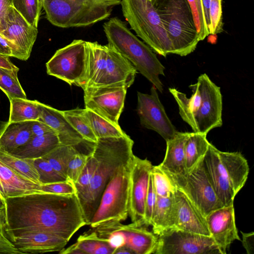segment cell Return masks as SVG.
<instances>
[{
    "label": "cell",
    "instance_id": "cell-1",
    "mask_svg": "<svg viewBox=\"0 0 254 254\" xmlns=\"http://www.w3.org/2000/svg\"><path fill=\"white\" fill-rule=\"evenodd\" d=\"M8 237L28 231H41L68 242L87 225L76 193H33L5 200Z\"/></svg>",
    "mask_w": 254,
    "mask_h": 254
},
{
    "label": "cell",
    "instance_id": "cell-2",
    "mask_svg": "<svg viewBox=\"0 0 254 254\" xmlns=\"http://www.w3.org/2000/svg\"><path fill=\"white\" fill-rule=\"evenodd\" d=\"M133 143L127 134L98 138L95 143L92 153L98 160L97 167L87 188L76 194L87 225H89L102 193L117 170L132 160Z\"/></svg>",
    "mask_w": 254,
    "mask_h": 254
},
{
    "label": "cell",
    "instance_id": "cell-3",
    "mask_svg": "<svg viewBox=\"0 0 254 254\" xmlns=\"http://www.w3.org/2000/svg\"><path fill=\"white\" fill-rule=\"evenodd\" d=\"M189 87L190 98L175 88H169L179 107V114L194 132L207 134L211 129L222 126V96L220 87L209 76L200 75L195 84Z\"/></svg>",
    "mask_w": 254,
    "mask_h": 254
},
{
    "label": "cell",
    "instance_id": "cell-4",
    "mask_svg": "<svg viewBox=\"0 0 254 254\" xmlns=\"http://www.w3.org/2000/svg\"><path fill=\"white\" fill-rule=\"evenodd\" d=\"M108 45L127 59L159 92L163 84L159 76L165 75V67L154 51L129 29L126 23L117 17L103 24Z\"/></svg>",
    "mask_w": 254,
    "mask_h": 254
},
{
    "label": "cell",
    "instance_id": "cell-5",
    "mask_svg": "<svg viewBox=\"0 0 254 254\" xmlns=\"http://www.w3.org/2000/svg\"><path fill=\"white\" fill-rule=\"evenodd\" d=\"M86 69L81 82L87 87L122 86L127 89L133 83L137 70L125 58L108 44L86 43Z\"/></svg>",
    "mask_w": 254,
    "mask_h": 254
},
{
    "label": "cell",
    "instance_id": "cell-6",
    "mask_svg": "<svg viewBox=\"0 0 254 254\" xmlns=\"http://www.w3.org/2000/svg\"><path fill=\"white\" fill-rule=\"evenodd\" d=\"M48 20L61 28L90 26L108 18L121 0H42Z\"/></svg>",
    "mask_w": 254,
    "mask_h": 254
},
{
    "label": "cell",
    "instance_id": "cell-7",
    "mask_svg": "<svg viewBox=\"0 0 254 254\" xmlns=\"http://www.w3.org/2000/svg\"><path fill=\"white\" fill-rule=\"evenodd\" d=\"M170 40L173 54L192 53L200 41L188 0H159L154 5Z\"/></svg>",
    "mask_w": 254,
    "mask_h": 254
},
{
    "label": "cell",
    "instance_id": "cell-8",
    "mask_svg": "<svg viewBox=\"0 0 254 254\" xmlns=\"http://www.w3.org/2000/svg\"><path fill=\"white\" fill-rule=\"evenodd\" d=\"M120 4L131 29L154 52L164 57L173 54L170 40L149 0H121Z\"/></svg>",
    "mask_w": 254,
    "mask_h": 254
},
{
    "label": "cell",
    "instance_id": "cell-9",
    "mask_svg": "<svg viewBox=\"0 0 254 254\" xmlns=\"http://www.w3.org/2000/svg\"><path fill=\"white\" fill-rule=\"evenodd\" d=\"M131 161L120 167L106 186L89 224L92 228L107 222H121L127 218Z\"/></svg>",
    "mask_w": 254,
    "mask_h": 254
},
{
    "label": "cell",
    "instance_id": "cell-10",
    "mask_svg": "<svg viewBox=\"0 0 254 254\" xmlns=\"http://www.w3.org/2000/svg\"><path fill=\"white\" fill-rule=\"evenodd\" d=\"M202 159L184 174L163 171L173 185L182 191L205 217L211 211L224 205L209 180Z\"/></svg>",
    "mask_w": 254,
    "mask_h": 254
},
{
    "label": "cell",
    "instance_id": "cell-11",
    "mask_svg": "<svg viewBox=\"0 0 254 254\" xmlns=\"http://www.w3.org/2000/svg\"><path fill=\"white\" fill-rule=\"evenodd\" d=\"M86 58V41L74 40L56 52L46 64L47 72L78 86L85 74Z\"/></svg>",
    "mask_w": 254,
    "mask_h": 254
},
{
    "label": "cell",
    "instance_id": "cell-12",
    "mask_svg": "<svg viewBox=\"0 0 254 254\" xmlns=\"http://www.w3.org/2000/svg\"><path fill=\"white\" fill-rule=\"evenodd\" d=\"M157 236L158 241L154 254H221L210 236L176 228L167 230Z\"/></svg>",
    "mask_w": 254,
    "mask_h": 254
},
{
    "label": "cell",
    "instance_id": "cell-13",
    "mask_svg": "<svg viewBox=\"0 0 254 254\" xmlns=\"http://www.w3.org/2000/svg\"><path fill=\"white\" fill-rule=\"evenodd\" d=\"M37 34V28L32 26L11 6L5 18V29L0 33V40L10 50L12 57L27 60Z\"/></svg>",
    "mask_w": 254,
    "mask_h": 254
},
{
    "label": "cell",
    "instance_id": "cell-14",
    "mask_svg": "<svg viewBox=\"0 0 254 254\" xmlns=\"http://www.w3.org/2000/svg\"><path fill=\"white\" fill-rule=\"evenodd\" d=\"M85 108L116 125L124 107L127 88L122 86L87 87L83 89Z\"/></svg>",
    "mask_w": 254,
    "mask_h": 254
},
{
    "label": "cell",
    "instance_id": "cell-15",
    "mask_svg": "<svg viewBox=\"0 0 254 254\" xmlns=\"http://www.w3.org/2000/svg\"><path fill=\"white\" fill-rule=\"evenodd\" d=\"M137 113L143 127L154 130L165 140L173 138L178 131L161 103L157 89L152 86L150 94L137 92Z\"/></svg>",
    "mask_w": 254,
    "mask_h": 254
},
{
    "label": "cell",
    "instance_id": "cell-16",
    "mask_svg": "<svg viewBox=\"0 0 254 254\" xmlns=\"http://www.w3.org/2000/svg\"><path fill=\"white\" fill-rule=\"evenodd\" d=\"M152 167L150 161L134 155L130 164L128 215L132 223L142 226H145V202Z\"/></svg>",
    "mask_w": 254,
    "mask_h": 254
},
{
    "label": "cell",
    "instance_id": "cell-17",
    "mask_svg": "<svg viewBox=\"0 0 254 254\" xmlns=\"http://www.w3.org/2000/svg\"><path fill=\"white\" fill-rule=\"evenodd\" d=\"M210 236L221 254H226L230 245L240 240L235 223L234 205L224 206L210 212L205 217Z\"/></svg>",
    "mask_w": 254,
    "mask_h": 254
},
{
    "label": "cell",
    "instance_id": "cell-18",
    "mask_svg": "<svg viewBox=\"0 0 254 254\" xmlns=\"http://www.w3.org/2000/svg\"><path fill=\"white\" fill-rule=\"evenodd\" d=\"M8 238L21 254L59 252L68 242L60 236L41 231H24Z\"/></svg>",
    "mask_w": 254,
    "mask_h": 254
},
{
    "label": "cell",
    "instance_id": "cell-19",
    "mask_svg": "<svg viewBox=\"0 0 254 254\" xmlns=\"http://www.w3.org/2000/svg\"><path fill=\"white\" fill-rule=\"evenodd\" d=\"M174 198L176 209L174 228L210 236L205 217L189 198L176 188Z\"/></svg>",
    "mask_w": 254,
    "mask_h": 254
},
{
    "label": "cell",
    "instance_id": "cell-20",
    "mask_svg": "<svg viewBox=\"0 0 254 254\" xmlns=\"http://www.w3.org/2000/svg\"><path fill=\"white\" fill-rule=\"evenodd\" d=\"M217 167L236 194L245 185L249 173L247 160L239 152H223L215 149Z\"/></svg>",
    "mask_w": 254,
    "mask_h": 254
},
{
    "label": "cell",
    "instance_id": "cell-21",
    "mask_svg": "<svg viewBox=\"0 0 254 254\" xmlns=\"http://www.w3.org/2000/svg\"><path fill=\"white\" fill-rule=\"evenodd\" d=\"M38 121L49 126L57 134L61 145L79 146L89 141L85 140L64 116L63 111L40 103Z\"/></svg>",
    "mask_w": 254,
    "mask_h": 254
},
{
    "label": "cell",
    "instance_id": "cell-22",
    "mask_svg": "<svg viewBox=\"0 0 254 254\" xmlns=\"http://www.w3.org/2000/svg\"><path fill=\"white\" fill-rule=\"evenodd\" d=\"M40 184L17 173L0 160V197H9L42 192Z\"/></svg>",
    "mask_w": 254,
    "mask_h": 254
},
{
    "label": "cell",
    "instance_id": "cell-23",
    "mask_svg": "<svg viewBox=\"0 0 254 254\" xmlns=\"http://www.w3.org/2000/svg\"><path fill=\"white\" fill-rule=\"evenodd\" d=\"M118 229L125 236V247L132 254H154L156 250L158 237L153 232L148 231L145 226L134 223L124 225L117 222Z\"/></svg>",
    "mask_w": 254,
    "mask_h": 254
},
{
    "label": "cell",
    "instance_id": "cell-24",
    "mask_svg": "<svg viewBox=\"0 0 254 254\" xmlns=\"http://www.w3.org/2000/svg\"><path fill=\"white\" fill-rule=\"evenodd\" d=\"M216 147L211 143L203 157V165L209 180L219 200L224 206L234 205L236 193L229 182L219 171L215 160Z\"/></svg>",
    "mask_w": 254,
    "mask_h": 254
},
{
    "label": "cell",
    "instance_id": "cell-25",
    "mask_svg": "<svg viewBox=\"0 0 254 254\" xmlns=\"http://www.w3.org/2000/svg\"><path fill=\"white\" fill-rule=\"evenodd\" d=\"M189 132L177 131L175 136L166 140L164 159L158 166L163 171L172 174H184L186 167L185 145Z\"/></svg>",
    "mask_w": 254,
    "mask_h": 254
},
{
    "label": "cell",
    "instance_id": "cell-26",
    "mask_svg": "<svg viewBox=\"0 0 254 254\" xmlns=\"http://www.w3.org/2000/svg\"><path fill=\"white\" fill-rule=\"evenodd\" d=\"M60 145L58 135L53 130L32 137L26 144L9 153L21 158L34 159L44 156Z\"/></svg>",
    "mask_w": 254,
    "mask_h": 254
},
{
    "label": "cell",
    "instance_id": "cell-27",
    "mask_svg": "<svg viewBox=\"0 0 254 254\" xmlns=\"http://www.w3.org/2000/svg\"><path fill=\"white\" fill-rule=\"evenodd\" d=\"M114 249L106 239L100 237L93 230L81 235L76 242L59 252L62 254H113Z\"/></svg>",
    "mask_w": 254,
    "mask_h": 254
},
{
    "label": "cell",
    "instance_id": "cell-28",
    "mask_svg": "<svg viewBox=\"0 0 254 254\" xmlns=\"http://www.w3.org/2000/svg\"><path fill=\"white\" fill-rule=\"evenodd\" d=\"M32 137L29 121L8 122L0 132V149L10 153Z\"/></svg>",
    "mask_w": 254,
    "mask_h": 254
},
{
    "label": "cell",
    "instance_id": "cell-29",
    "mask_svg": "<svg viewBox=\"0 0 254 254\" xmlns=\"http://www.w3.org/2000/svg\"><path fill=\"white\" fill-rule=\"evenodd\" d=\"M176 209L174 195L168 197L157 196L150 225L153 232L159 235L175 228Z\"/></svg>",
    "mask_w": 254,
    "mask_h": 254
},
{
    "label": "cell",
    "instance_id": "cell-30",
    "mask_svg": "<svg viewBox=\"0 0 254 254\" xmlns=\"http://www.w3.org/2000/svg\"><path fill=\"white\" fill-rule=\"evenodd\" d=\"M206 133L189 132L185 145L186 167L187 172L192 169L204 157L210 143Z\"/></svg>",
    "mask_w": 254,
    "mask_h": 254
},
{
    "label": "cell",
    "instance_id": "cell-31",
    "mask_svg": "<svg viewBox=\"0 0 254 254\" xmlns=\"http://www.w3.org/2000/svg\"><path fill=\"white\" fill-rule=\"evenodd\" d=\"M9 122L38 120L41 113L40 102L19 98L10 100Z\"/></svg>",
    "mask_w": 254,
    "mask_h": 254
},
{
    "label": "cell",
    "instance_id": "cell-32",
    "mask_svg": "<svg viewBox=\"0 0 254 254\" xmlns=\"http://www.w3.org/2000/svg\"><path fill=\"white\" fill-rule=\"evenodd\" d=\"M0 160L17 173L41 185L33 159L19 158L0 149Z\"/></svg>",
    "mask_w": 254,
    "mask_h": 254
},
{
    "label": "cell",
    "instance_id": "cell-33",
    "mask_svg": "<svg viewBox=\"0 0 254 254\" xmlns=\"http://www.w3.org/2000/svg\"><path fill=\"white\" fill-rule=\"evenodd\" d=\"M63 114L72 127L86 140L96 142L98 139L91 127L86 109L76 108L63 111Z\"/></svg>",
    "mask_w": 254,
    "mask_h": 254
},
{
    "label": "cell",
    "instance_id": "cell-34",
    "mask_svg": "<svg viewBox=\"0 0 254 254\" xmlns=\"http://www.w3.org/2000/svg\"><path fill=\"white\" fill-rule=\"evenodd\" d=\"M86 110L91 127L97 139L127 135L119 125L114 124L90 110Z\"/></svg>",
    "mask_w": 254,
    "mask_h": 254
},
{
    "label": "cell",
    "instance_id": "cell-35",
    "mask_svg": "<svg viewBox=\"0 0 254 254\" xmlns=\"http://www.w3.org/2000/svg\"><path fill=\"white\" fill-rule=\"evenodd\" d=\"M19 70L0 67V89L6 95L9 100L14 98L27 99L25 92L18 78Z\"/></svg>",
    "mask_w": 254,
    "mask_h": 254
},
{
    "label": "cell",
    "instance_id": "cell-36",
    "mask_svg": "<svg viewBox=\"0 0 254 254\" xmlns=\"http://www.w3.org/2000/svg\"><path fill=\"white\" fill-rule=\"evenodd\" d=\"M11 6L33 27L37 28L42 0H9Z\"/></svg>",
    "mask_w": 254,
    "mask_h": 254
},
{
    "label": "cell",
    "instance_id": "cell-37",
    "mask_svg": "<svg viewBox=\"0 0 254 254\" xmlns=\"http://www.w3.org/2000/svg\"><path fill=\"white\" fill-rule=\"evenodd\" d=\"M151 176L157 196L168 197L174 195L176 188L158 165L153 166Z\"/></svg>",
    "mask_w": 254,
    "mask_h": 254
},
{
    "label": "cell",
    "instance_id": "cell-38",
    "mask_svg": "<svg viewBox=\"0 0 254 254\" xmlns=\"http://www.w3.org/2000/svg\"><path fill=\"white\" fill-rule=\"evenodd\" d=\"M33 163L38 173L41 185L67 180L66 178L58 173L44 158L33 159Z\"/></svg>",
    "mask_w": 254,
    "mask_h": 254
},
{
    "label": "cell",
    "instance_id": "cell-39",
    "mask_svg": "<svg viewBox=\"0 0 254 254\" xmlns=\"http://www.w3.org/2000/svg\"><path fill=\"white\" fill-rule=\"evenodd\" d=\"M98 165V160L92 153L77 181L73 183L78 194L84 190L89 185Z\"/></svg>",
    "mask_w": 254,
    "mask_h": 254
},
{
    "label": "cell",
    "instance_id": "cell-40",
    "mask_svg": "<svg viewBox=\"0 0 254 254\" xmlns=\"http://www.w3.org/2000/svg\"><path fill=\"white\" fill-rule=\"evenodd\" d=\"M222 0H210L209 7V34L216 35L223 29Z\"/></svg>",
    "mask_w": 254,
    "mask_h": 254
},
{
    "label": "cell",
    "instance_id": "cell-41",
    "mask_svg": "<svg viewBox=\"0 0 254 254\" xmlns=\"http://www.w3.org/2000/svg\"><path fill=\"white\" fill-rule=\"evenodd\" d=\"M90 155L78 152L72 156L67 167V180L73 183L77 181Z\"/></svg>",
    "mask_w": 254,
    "mask_h": 254
},
{
    "label": "cell",
    "instance_id": "cell-42",
    "mask_svg": "<svg viewBox=\"0 0 254 254\" xmlns=\"http://www.w3.org/2000/svg\"><path fill=\"white\" fill-rule=\"evenodd\" d=\"M5 206L0 208V254H21L8 238L6 231Z\"/></svg>",
    "mask_w": 254,
    "mask_h": 254
},
{
    "label": "cell",
    "instance_id": "cell-43",
    "mask_svg": "<svg viewBox=\"0 0 254 254\" xmlns=\"http://www.w3.org/2000/svg\"><path fill=\"white\" fill-rule=\"evenodd\" d=\"M41 191L42 192L64 195L76 193L73 183L69 180L41 185Z\"/></svg>",
    "mask_w": 254,
    "mask_h": 254
},
{
    "label": "cell",
    "instance_id": "cell-44",
    "mask_svg": "<svg viewBox=\"0 0 254 254\" xmlns=\"http://www.w3.org/2000/svg\"><path fill=\"white\" fill-rule=\"evenodd\" d=\"M156 199L157 195L153 187L150 173L148 191L145 202L144 223L145 226L150 225L151 224Z\"/></svg>",
    "mask_w": 254,
    "mask_h": 254
},
{
    "label": "cell",
    "instance_id": "cell-45",
    "mask_svg": "<svg viewBox=\"0 0 254 254\" xmlns=\"http://www.w3.org/2000/svg\"><path fill=\"white\" fill-rule=\"evenodd\" d=\"M199 21V28L198 31L199 41L203 40L209 34V31L206 24L201 0H195Z\"/></svg>",
    "mask_w": 254,
    "mask_h": 254
},
{
    "label": "cell",
    "instance_id": "cell-46",
    "mask_svg": "<svg viewBox=\"0 0 254 254\" xmlns=\"http://www.w3.org/2000/svg\"><path fill=\"white\" fill-rule=\"evenodd\" d=\"M29 124L32 137L42 135L53 130L49 126L38 120L30 121Z\"/></svg>",
    "mask_w": 254,
    "mask_h": 254
},
{
    "label": "cell",
    "instance_id": "cell-47",
    "mask_svg": "<svg viewBox=\"0 0 254 254\" xmlns=\"http://www.w3.org/2000/svg\"><path fill=\"white\" fill-rule=\"evenodd\" d=\"M242 234V245L247 251V254L254 253V233H244L241 232Z\"/></svg>",
    "mask_w": 254,
    "mask_h": 254
},
{
    "label": "cell",
    "instance_id": "cell-48",
    "mask_svg": "<svg viewBox=\"0 0 254 254\" xmlns=\"http://www.w3.org/2000/svg\"><path fill=\"white\" fill-rule=\"evenodd\" d=\"M11 6L9 0H0V33L5 27V18Z\"/></svg>",
    "mask_w": 254,
    "mask_h": 254
},
{
    "label": "cell",
    "instance_id": "cell-49",
    "mask_svg": "<svg viewBox=\"0 0 254 254\" xmlns=\"http://www.w3.org/2000/svg\"><path fill=\"white\" fill-rule=\"evenodd\" d=\"M9 57L8 56L0 54V67L10 69L19 70V68L11 62Z\"/></svg>",
    "mask_w": 254,
    "mask_h": 254
},
{
    "label": "cell",
    "instance_id": "cell-50",
    "mask_svg": "<svg viewBox=\"0 0 254 254\" xmlns=\"http://www.w3.org/2000/svg\"><path fill=\"white\" fill-rule=\"evenodd\" d=\"M206 26L209 31V7L210 0H201Z\"/></svg>",
    "mask_w": 254,
    "mask_h": 254
},
{
    "label": "cell",
    "instance_id": "cell-51",
    "mask_svg": "<svg viewBox=\"0 0 254 254\" xmlns=\"http://www.w3.org/2000/svg\"><path fill=\"white\" fill-rule=\"evenodd\" d=\"M191 9L197 32L199 28L198 13L195 0H188Z\"/></svg>",
    "mask_w": 254,
    "mask_h": 254
},
{
    "label": "cell",
    "instance_id": "cell-52",
    "mask_svg": "<svg viewBox=\"0 0 254 254\" xmlns=\"http://www.w3.org/2000/svg\"><path fill=\"white\" fill-rule=\"evenodd\" d=\"M0 54L12 57L10 50L0 40Z\"/></svg>",
    "mask_w": 254,
    "mask_h": 254
},
{
    "label": "cell",
    "instance_id": "cell-53",
    "mask_svg": "<svg viewBox=\"0 0 254 254\" xmlns=\"http://www.w3.org/2000/svg\"><path fill=\"white\" fill-rule=\"evenodd\" d=\"M132 254V253L127 248L124 247L119 248L115 251L114 254Z\"/></svg>",
    "mask_w": 254,
    "mask_h": 254
},
{
    "label": "cell",
    "instance_id": "cell-54",
    "mask_svg": "<svg viewBox=\"0 0 254 254\" xmlns=\"http://www.w3.org/2000/svg\"><path fill=\"white\" fill-rule=\"evenodd\" d=\"M5 206V201L0 197V208Z\"/></svg>",
    "mask_w": 254,
    "mask_h": 254
},
{
    "label": "cell",
    "instance_id": "cell-55",
    "mask_svg": "<svg viewBox=\"0 0 254 254\" xmlns=\"http://www.w3.org/2000/svg\"><path fill=\"white\" fill-rule=\"evenodd\" d=\"M152 4L154 5L159 0H149Z\"/></svg>",
    "mask_w": 254,
    "mask_h": 254
},
{
    "label": "cell",
    "instance_id": "cell-56",
    "mask_svg": "<svg viewBox=\"0 0 254 254\" xmlns=\"http://www.w3.org/2000/svg\"></svg>",
    "mask_w": 254,
    "mask_h": 254
}]
</instances>
